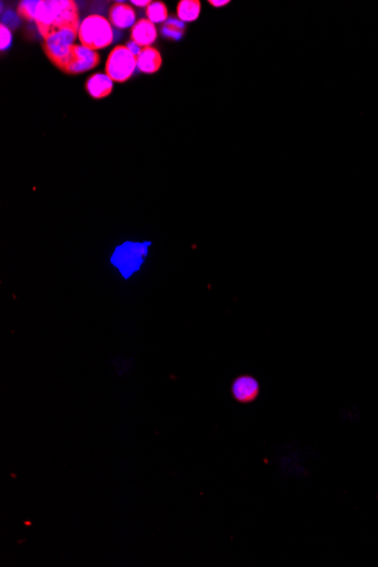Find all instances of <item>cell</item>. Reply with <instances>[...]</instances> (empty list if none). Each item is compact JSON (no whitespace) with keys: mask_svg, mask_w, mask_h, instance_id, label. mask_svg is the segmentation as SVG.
Instances as JSON below:
<instances>
[{"mask_svg":"<svg viewBox=\"0 0 378 567\" xmlns=\"http://www.w3.org/2000/svg\"><path fill=\"white\" fill-rule=\"evenodd\" d=\"M229 0H208V3H211L214 7H223L228 5Z\"/></svg>","mask_w":378,"mask_h":567,"instance_id":"16","label":"cell"},{"mask_svg":"<svg viewBox=\"0 0 378 567\" xmlns=\"http://www.w3.org/2000/svg\"><path fill=\"white\" fill-rule=\"evenodd\" d=\"M136 21V12L129 3H115L109 10V22L115 28L120 30L134 26Z\"/></svg>","mask_w":378,"mask_h":567,"instance_id":"9","label":"cell"},{"mask_svg":"<svg viewBox=\"0 0 378 567\" xmlns=\"http://www.w3.org/2000/svg\"><path fill=\"white\" fill-rule=\"evenodd\" d=\"M158 30L149 19H142L135 23L131 28V41L140 48H147L156 42Z\"/></svg>","mask_w":378,"mask_h":567,"instance_id":"8","label":"cell"},{"mask_svg":"<svg viewBox=\"0 0 378 567\" xmlns=\"http://www.w3.org/2000/svg\"><path fill=\"white\" fill-rule=\"evenodd\" d=\"M0 31H1V43H0V48L1 50H6L10 48V43H12V33H10V28H7L6 25H0Z\"/></svg>","mask_w":378,"mask_h":567,"instance_id":"15","label":"cell"},{"mask_svg":"<svg viewBox=\"0 0 378 567\" xmlns=\"http://www.w3.org/2000/svg\"><path fill=\"white\" fill-rule=\"evenodd\" d=\"M113 28L110 22L104 16L93 14L83 19L79 30V39L81 44L89 49H104L113 42Z\"/></svg>","mask_w":378,"mask_h":567,"instance_id":"4","label":"cell"},{"mask_svg":"<svg viewBox=\"0 0 378 567\" xmlns=\"http://www.w3.org/2000/svg\"><path fill=\"white\" fill-rule=\"evenodd\" d=\"M151 245V241H125L115 248L110 257V263L115 269L118 270L124 280H129L142 269Z\"/></svg>","mask_w":378,"mask_h":567,"instance_id":"2","label":"cell"},{"mask_svg":"<svg viewBox=\"0 0 378 567\" xmlns=\"http://www.w3.org/2000/svg\"><path fill=\"white\" fill-rule=\"evenodd\" d=\"M131 3H134L135 6L145 7L149 6L151 1H149V0H143V1H140V0H133Z\"/></svg>","mask_w":378,"mask_h":567,"instance_id":"17","label":"cell"},{"mask_svg":"<svg viewBox=\"0 0 378 567\" xmlns=\"http://www.w3.org/2000/svg\"><path fill=\"white\" fill-rule=\"evenodd\" d=\"M201 8L199 0H180L177 6L178 19L183 23L196 21L201 14Z\"/></svg>","mask_w":378,"mask_h":567,"instance_id":"12","label":"cell"},{"mask_svg":"<svg viewBox=\"0 0 378 567\" xmlns=\"http://www.w3.org/2000/svg\"><path fill=\"white\" fill-rule=\"evenodd\" d=\"M100 64V55L98 52L83 47L82 44H75L74 46L73 60L68 65L64 73L75 76L79 74L86 73L89 70L93 69Z\"/></svg>","mask_w":378,"mask_h":567,"instance_id":"6","label":"cell"},{"mask_svg":"<svg viewBox=\"0 0 378 567\" xmlns=\"http://www.w3.org/2000/svg\"><path fill=\"white\" fill-rule=\"evenodd\" d=\"M232 397L238 402L249 403L258 397V381L249 375H241L236 378L231 386Z\"/></svg>","mask_w":378,"mask_h":567,"instance_id":"7","label":"cell"},{"mask_svg":"<svg viewBox=\"0 0 378 567\" xmlns=\"http://www.w3.org/2000/svg\"><path fill=\"white\" fill-rule=\"evenodd\" d=\"M162 66V56L159 50L147 47L140 50L138 56V68L145 74H154Z\"/></svg>","mask_w":378,"mask_h":567,"instance_id":"11","label":"cell"},{"mask_svg":"<svg viewBox=\"0 0 378 567\" xmlns=\"http://www.w3.org/2000/svg\"><path fill=\"white\" fill-rule=\"evenodd\" d=\"M147 19L152 23H165L168 21V7L162 1H151L147 7Z\"/></svg>","mask_w":378,"mask_h":567,"instance_id":"14","label":"cell"},{"mask_svg":"<svg viewBox=\"0 0 378 567\" xmlns=\"http://www.w3.org/2000/svg\"><path fill=\"white\" fill-rule=\"evenodd\" d=\"M138 57L127 46H117L108 56L106 74L116 83H125L134 75Z\"/></svg>","mask_w":378,"mask_h":567,"instance_id":"5","label":"cell"},{"mask_svg":"<svg viewBox=\"0 0 378 567\" xmlns=\"http://www.w3.org/2000/svg\"><path fill=\"white\" fill-rule=\"evenodd\" d=\"M85 90L93 99H104L111 94L113 81L107 74H93L86 80Z\"/></svg>","mask_w":378,"mask_h":567,"instance_id":"10","label":"cell"},{"mask_svg":"<svg viewBox=\"0 0 378 567\" xmlns=\"http://www.w3.org/2000/svg\"><path fill=\"white\" fill-rule=\"evenodd\" d=\"M79 28H64L43 39V51L61 72H65L73 60L74 42L79 37Z\"/></svg>","mask_w":378,"mask_h":567,"instance_id":"3","label":"cell"},{"mask_svg":"<svg viewBox=\"0 0 378 567\" xmlns=\"http://www.w3.org/2000/svg\"><path fill=\"white\" fill-rule=\"evenodd\" d=\"M17 14L34 22L43 39L57 31L81 26L79 7L74 0H26L19 3Z\"/></svg>","mask_w":378,"mask_h":567,"instance_id":"1","label":"cell"},{"mask_svg":"<svg viewBox=\"0 0 378 567\" xmlns=\"http://www.w3.org/2000/svg\"><path fill=\"white\" fill-rule=\"evenodd\" d=\"M185 23L174 17H170L168 21L165 22L161 28L162 37L167 40L179 41L185 35Z\"/></svg>","mask_w":378,"mask_h":567,"instance_id":"13","label":"cell"}]
</instances>
